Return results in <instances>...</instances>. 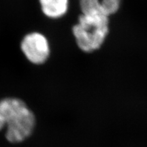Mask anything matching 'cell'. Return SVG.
<instances>
[{
	"label": "cell",
	"instance_id": "6da1fadb",
	"mask_svg": "<svg viewBox=\"0 0 147 147\" xmlns=\"http://www.w3.org/2000/svg\"><path fill=\"white\" fill-rule=\"evenodd\" d=\"M36 123L34 112L18 97L0 100V131L6 127L5 138L10 142H21L30 136Z\"/></svg>",
	"mask_w": 147,
	"mask_h": 147
},
{
	"label": "cell",
	"instance_id": "277c9868",
	"mask_svg": "<svg viewBox=\"0 0 147 147\" xmlns=\"http://www.w3.org/2000/svg\"><path fill=\"white\" fill-rule=\"evenodd\" d=\"M121 0H79L82 14L97 13L106 16L115 14L119 9Z\"/></svg>",
	"mask_w": 147,
	"mask_h": 147
},
{
	"label": "cell",
	"instance_id": "7a4b0ae2",
	"mask_svg": "<svg viewBox=\"0 0 147 147\" xmlns=\"http://www.w3.org/2000/svg\"><path fill=\"white\" fill-rule=\"evenodd\" d=\"M108 32V16L97 13H81L77 23L71 27V33L77 47L86 53L100 49Z\"/></svg>",
	"mask_w": 147,
	"mask_h": 147
},
{
	"label": "cell",
	"instance_id": "5b68a950",
	"mask_svg": "<svg viewBox=\"0 0 147 147\" xmlns=\"http://www.w3.org/2000/svg\"><path fill=\"white\" fill-rule=\"evenodd\" d=\"M39 3L44 15L52 20L63 17L69 9V0H39Z\"/></svg>",
	"mask_w": 147,
	"mask_h": 147
},
{
	"label": "cell",
	"instance_id": "3957f363",
	"mask_svg": "<svg viewBox=\"0 0 147 147\" xmlns=\"http://www.w3.org/2000/svg\"><path fill=\"white\" fill-rule=\"evenodd\" d=\"M20 49L26 59L33 65H43L51 56L50 42L45 34L38 32L25 35L20 43Z\"/></svg>",
	"mask_w": 147,
	"mask_h": 147
}]
</instances>
